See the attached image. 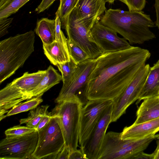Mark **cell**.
<instances>
[{
  "instance_id": "6da1fadb",
  "label": "cell",
  "mask_w": 159,
  "mask_h": 159,
  "mask_svg": "<svg viewBox=\"0 0 159 159\" xmlns=\"http://www.w3.org/2000/svg\"><path fill=\"white\" fill-rule=\"evenodd\" d=\"M149 51L131 46L102 53L89 75L84 89L89 100H113L124 91L150 57Z\"/></svg>"
},
{
  "instance_id": "7a4b0ae2",
  "label": "cell",
  "mask_w": 159,
  "mask_h": 159,
  "mask_svg": "<svg viewBox=\"0 0 159 159\" xmlns=\"http://www.w3.org/2000/svg\"><path fill=\"white\" fill-rule=\"evenodd\" d=\"M99 22L118 33L130 44L143 43L156 38L150 29L155 26L149 15L142 11H123L109 9Z\"/></svg>"
},
{
  "instance_id": "3957f363",
  "label": "cell",
  "mask_w": 159,
  "mask_h": 159,
  "mask_svg": "<svg viewBox=\"0 0 159 159\" xmlns=\"http://www.w3.org/2000/svg\"><path fill=\"white\" fill-rule=\"evenodd\" d=\"M34 32L10 37L0 42V84L14 74L34 51Z\"/></svg>"
},
{
  "instance_id": "277c9868",
  "label": "cell",
  "mask_w": 159,
  "mask_h": 159,
  "mask_svg": "<svg viewBox=\"0 0 159 159\" xmlns=\"http://www.w3.org/2000/svg\"><path fill=\"white\" fill-rule=\"evenodd\" d=\"M51 113L58 120L65 145L70 152L78 146L81 111L83 105L79 99H70L57 103Z\"/></svg>"
},
{
  "instance_id": "5b68a950",
  "label": "cell",
  "mask_w": 159,
  "mask_h": 159,
  "mask_svg": "<svg viewBox=\"0 0 159 159\" xmlns=\"http://www.w3.org/2000/svg\"><path fill=\"white\" fill-rule=\"evenodd\" d=\"M46 70L33 73L26 72L16 78L0 91V112L7 113L8 110L17 104L20 99L34 89L42 80Z\"/></svg>"
},
{
  "instance_id": "8992f818",
  "label": "cell",
  "mask_w": 159,
  "mask_h": 159,
  "mask_svg": "<svg viewBox=\"0 0 159 159\" xmlns=\"http://www.w3.org/2000/svg\"><path fill=\"white\" fill-rule=\"evenodd\" d=\"M121 133H106L98 159H131L147 148L142 139H122Z\"/></svg>"
},
{
  "instance_id": "52a82bcc",
  "label": "cell",
  "mask_w": 159,
  "mask_h": 159,
  "mask_svg": "<svg viewBox=\"0 0 159 159\" xmlns=\"http://www.w3.org/2000/svg\"><path fill=\"white\" fill-rule=\"evenodd\" d=\"M65 29L67 38L75 42L89 55L90 58L95 59L102 52L96 44L89 29L81 21L76 7L61 25Z\"/></svg>"
},
{
  "instance_id": "ba28073f",
  "label": "cell",
  "mask_w": 159,
  "mask_h": 159,
  "mask_svg": "<svg viewBox=\"0 0 159 159\" xmlns=\"http://www.w3.org/2000/svg\"><path fill=\"white\" fill-rule=\"evenodd\" d=\"M38 133L37 145L30 159H55L65 144L57 118L52 116L49 123Z\"/></svg>"
},
{
  "instance_id": "9c48e42d",
  "label": "cell",
  "mask_w": 159,
  "mask_h": 159,
  "mask_svg": "<svg viewBox=\"0 0 159 159\" xmlns=\"http://www.w3.org/2000/svg\"><path fill=\"white\" fill-rule=\"evenodd\" d=\"M96 58H89L78 64L77 69L72 77L63 83L62 87L55 102L58 103L70 99H79L83 105L88 100L84 91L88 77L95 66Z\"/></svg>"
},
{
  "instance_id": "30bf717a",
  "label": "cell",
  "mask_w": 159,
  "mask_h": 159,
  "mask_svg": "<svg viewBox=\"0 0 159 159\" xmlns=\"http://www.w3.org/2000/svg\"><path fill=\"white\" fill-rule=\"evenodd\" d=\"M150 67L148 64L143 66L122 93L113 100L111 122L116 121L127 108L139 99Z\"/></svg>"
},
{
  "instance_id": "8fae6325",
  "label": "cell",
  "mask_w": 159,
  "mask_h": 159,
  "mask_svg": "<svg viewBox=\"0 0 159 159\" xmlns=\"http://www.w3.org/2000/svg\"><path fill=\"white\" fill-rule=\"evenodd\" d=\"M38 141V133L36 131L21 137H6L0 143V159H30Z\"/></svg>"
},
{
  "instance_id": "7c38bea8",
  "label": "cell",
  "mask_w": 159,
  "mask_h": 159,
  "mask_svg": "<svg viewBox=\"0 0 159 159\" xmlns=\"http://www.w3.org/2000/svg\"><path fill=\"white\" fill-rule=\"evenodd\" d=\"M112 102V100H89L83 107L79 126L80 146L88 138L104 111Z\"/></svg>"
},
{
  "instance_id": "4fadbf2b",
  "label": "cell",
  "mask_w": 159,
  "mask_h": 159,
  "mask_svg": "<svg viewBox=\"0 0 159 159\" xmlns=\"http://www.w3.org/2000/svg\"><path fill=\"white\" fill-rule=\"evenodd\" d=\"M112 103L104 111L88 138L80 146L87 159L99 158L107 129L111 122Z\"/></svg>"
},
{
  "instance_id": "5bb4252c",
  "label": "cell",
  "mask_w": 159,
  "mask_h": 159,
  "mask_svg": "<svg viewBox=\"0 0 159 159\" xmlns=\"http://www.w3.org/2000/svg\"><path fill=\"white\" fill-rule=\"evenodd\" d=\"M95 42L102 53L125 50L131 46L124 38L119 37L117 33L98 22L91 30Z\"/></svg>"
},
{
  "instance_id": "9a60e30c",
  "label": "cell",
  "mask_w": 159,
  "mask_h": 159,
  "mask_svg": "<svg viewBox=\"0 0 159 159\" xmlns=\"http://www.w3.org/2000/svg\"><path fill=\"white\" fill-rule=\"evenodd\" d=\"M104 0H79L76 5L80 18L91 30L107 10Z\"/></svg>"
},
{
  "instance_id": "2e32d148",
  "label": "cell",
  "mask_w": 159,
  "mask_h": 159,
  "mask_svg": "<svg viewBox=\"0 0 159 159\" xmlns=\"http://www.w3.org/2000/svg\"><path fill=\"white\" fill-rule=\"evenodd\" d=\"M159 131V117L125 127L121 133L122 139H139L155 135Z\"/></svg>"
},
{
  "instance_id": "e0dca14e",
  "label": "cell",
  "mask_w": 159,
  "mask_h": 159,
  "mask_svg": "<svg viewBox=\"0 0 159 159\" xmlns=\"http://www.w3.org/2000/svg\"><path fill=\"white\" fill-rule=\"evenodd\" d=\"M61 80V75L52 66L46 70V73L39 84L33 90L21 98L19 103L32 98L42 96L51 88L59 83Z\"/></svg>"
},
{
  "instance_id": "ac0fdd59",
  "label": "cell",
  "mask_w": 159,
  "mask_h": 159,
  "mask_svg": "<svg viewBox=\"0 0 159 159\" xmlns=\"http://www.w3.org/2000/svg\"><path fill=\"white\" fill-rule=\"evenodd\" d=\"M133 123L139 124L159 117V96L145 99L138 108Z\"/></svg>"
},
{
  "instance_id": "d6986e66",
  "label": "cell",
  "mask_w": 159,
  "mask_h": 159,
  "mask_svg": "<svg viewBox=\"0 0 159 159\" xmlns=\"http://www.w3.org/2000/svg\"><path fill=\"white\" fill-rule=\"evenodd\" d=\"M159 96V60L150 67L138 100Z\"/></svg>"
},
{
  "instance_id": "ffe728a7",
  "label": "cell",
  "mask_w": 159,
  "mask_h": 159,
  "mask_svg": "<svg viewBox=\"0 0 159 159\" xmlns=\"http://www.w3.org/2000/svg\"><path fill=\"white\" fill-rule=\"evenodd\" d=\"M43 48L44 54L54 65L70 60L68 47L58 41L54 40L50 44H43Z\"/></svg>"
},
{
  "instance_id": "44dd1931",
  "label": "cell",
  "mask_w": 159,
  "mask_h": 159,
  "mask_svg": "<svg viewBox=\"0 0 159 159\" xmlns=\"http://www.w3.org/2000/svg\"><path fill=\"white\" fill-rule=\"evenodd\" d=\"M56 30L55 19L43 18L37 21L34 31L40 38L43 44H48L55 40Z\"/></svg>"
},
{
  "instance_id": "7402d4cb",
  "label": "cell",
  "mask_w": 159,
  "mask_h": 159,
  "mask_svg": "<svg viewBox=\"0 0 159 159\" xmlns=\"http://www.w3.org/2000/svg\"><path fill=\"white\" fill-rule=\"evenodd\" d=\"M49 107L48 105H42L30 110L27 118L20 120V125L25 124L27 126L34 128L36 130Z\"/></svg>"
},
{
  "instance_id": "603a6c76",
  "label": "cell",
  "mask_w": 159,
  "mask_h": 159,
  "mask_svg": "<svg viewBox=\"0 0 159 159\" xmlns=\"http://www.w3.org/2000/svg\"><path fill=\"white\" fill-rule=\"evenodd\" d=\"M42 96H38L26 100L24 102H21L14 106L9 110L4 118L10 116L27 111L37 107L43 101Z\"/></svg>"
},
{
  "instance_id": "cb8c5ba5",
  "label": "cell",
  "mask_w": 159,
  "mask_h": 159,
  "mask_svg": "<svg viewBox=\"0 0 159 159\" xmlns=\"http://www.w3.org/2000/svg\"><path fill=\"white\" fill-rule=\"evenodd\" d=\"M30 0H6L0 6V19L7 18L16 13Z\"/></svg>"
},
{
  "instance_id": "d4e9b609",
  "label": "cell",
  "mask_w": 159,
  "mask_h": 159,
  "mask_svg": "<svg viewBox=\"0 0 159 159\" xmlns=\"http://www.w3.org/2000/svg\"><path fill=\"white\" fill-rule=\"evenodd\" d=\"M67 43L70 57L77 65L90 58L85 51L68 38H67Z\"/></svg>"
},
{
  "instance_id": "484cf974",
  "label": "cell",
  "mask_w": 159,
  "mask_h": 159,
  "mask_svg": "<svg viewBox=\"0 0 159 159\" xmlns=\"http://www.w3.org/2000/svg\"><path fill=\"white\" fill-rule=\"evenodd\" d=\"M60 4L56 12V16H58L61 25L65 21L69 14L76 7L79 0H60Z\"/></svg>"
},
{
  "instance_id": "4316f807",
  "label": "cell",
  "mask_w": 159,
  "mask_h": 159,
  "mask_svg": "<svg viewBox=\"0 0 159 159\" xmlns=\"http://www.w3.org/2000/svg\"><path fill=\"white\" fill-rule=\"evenodd\" d=\"M56 66L61 73L63 83L66 82L72 77L78 67V65L71 58L70 61L63 63L58 64Z\"/></svg>"
},
{
  "instance_id": "83f0119b",
  "label": "cell",
  "mask_w": 159,
  "mask_h": 159,
  "mask_svg": "<svg viewBox=\"0 0 159 159\" xmlns=\"http://www.w3.org/2000/svg\"><path fill=\"white\" fill-rule=\"evenodd\" d=\"M36 130L33 128L20 125H16L7 129L5 132L6 137L13 138L21 137L30 134Z\"/></svg>"
},
{
  "instance_id": "f1b7e54d",
  "label": "cell",
  "mask_w": 159,
  "mask_h": 159,
  "mask_svg": "<svg viewBox=\"0 0 159 159\" xmlns=\"http://www.w3.org/2000/svg\"><path fill=\"white\" fill-rule=\"evenodd\" d=\"M128 7L129 11H142L145 7L146 0H119Z\"/></svg>"
},
{
  "instance_id": "f546056e",
  "label": "cell",
  "mask_w": 159,
  "mask_h": 159,
  "mask_svg": "<svg viewBox=\"0 0 159 159\" xmlns=\"http://www.w3.org/2000/svg\"><path fill=\"white\" fill-rule=\"evenodd\" d=\"M55 19L56 24V30L55 40L58 41L66 46L68 47L67 39L66 38L61 30V22L59 17L58 16H56Z\"/></svg>"
},
{
  "instance_id": "4dcf8cb0",
  "label": "cell",
  "mask_w": 159,
  "mask_h": 159,
  "mask_svg": "<svg viewBox=\"0 0 159 159\" xmlns=\"http://www.w3.org/2000/svg\"><path fill=\"white\" fill-rule=\"evenodd\" d=\"M13 18L0 19V37L8 33V30L13 21Z\"/></svg>"
},
{
  "instance_id": "1f68e13d",
  "label": "cell",
  "mask_w": 159,
  "mask_h": 159,
  "mask_svg": "<svg viewBox=\"0 0 159 159\" xmlns=\"http://www.w3.org/2000/svg\"><path fill=\"white\" fill-rule=\"evenodd\" d=\"M52 117L51 112H49L47 111L39 123L35 131L38 132L45 126L50 121Z\"/></svg>"
},
{
  "instance_id": "d6a6232c",
  "label": "cell",
  "mask_w": 159,
  "mask_h": 159,
  "mask_svg": "<svg viewBox=\"0 0 159 159\" xmlns=\"http://www.w3.org/2000/svg\"><path fill=\"white\" fill-rule=\"evenodd\" d=\"M56 0H42L40 4L35 9V11L37 14L44 11L50 7Z\"/></svg>"
},
{
  "instance_id": "836d02e7",
  "label": "cell",
  "mask_w": 159,
  "mask_h": 159,
  "mask_svg": "<svg viewBox=\"0 0 159 159\" xmlns=\"http://www.w3.org/2000/svg\"><path fill=\"white\" fill-rule=\"evenodd\" d=\"M69 159H87V158L80 149H77L70 152Z\"/></svg>"
},
{
  "instance_id": "e575fe53",
  "label": "cell",
  "mask_w": 159,
  "mask_h": 159,
  "mask_svg": "<svg viewBox=\"0 0 159 159\" xmlns=\"http://www.w3.org/2000/svg\"><path fill=\"white\" fill-rule=\"evenodd\" d=\"M70 152L65 145L55 158L57 159H69Z\"/></svg>"
},
{
  "instance_id": "d590c367",
  "label": "cell",
  "mask_w": 159,
  "mask_h": 159,
  "mask_svg": "<svg viewBox=\"0 0 159 159\" xmlns=\"http://www.w3.org/2000/svg\"><path fill=\"white\" fill-rule=\"evenodd\" d=\"M155 7L156 16L155 24L159 29V0H155Z\"/></svg>"
},
{
  "instance_id": "8d00e7d4",
  "label": "cell",
  "mask_w": 159,
  "mask_h": 159,
  "mask_svg": "<svg viewBox=\"0 0 159 159\" xmlns=\"http://www.w3.org/2000/svg\"><path fill=\"white\" fill-rule=\"evenodd\" d=\"M134 159H153V157L152 154H148L142 152L135 156Z\"/></svg>"
},
{
  "instance_id": "74e56055",
  "label": "cell",
  "mask_w": 159,
  "mask_h": 159,
  "mask_svg": "<svg viewBox=\"0 0 159 159\" xmlns=\"http://www.w3.org/2000/svg\"><path fill=\"white\" fill-rule=\"evenodd\" d=\"M158 138V140L157 147L154 152L152 153L153 159H159V137Z\"/></svg>"
},
{
  "instance_id": "f35d334b",
  "label": "cell",
  "mask_w": 159,
  "mask_h": 159,
  "mask_svg": "<svg viewBox=\"0 0 159 159\" xmlns=\"http://www.w3.org/2000/svg\"><path fill=\"white\" fill-rule=\"evenodd\" d=\"M105 2L110 3H113L115 0H104Z\"/></svg>"
},
{
  "instance_id": "ab89813d",
  "label": "cell",
  "mask_w": 159,
  "mask_h": 159,
  "mask_svg": "<svg viewBox=\"0 0 159 159\" xmlns=\"http://www.w3.org/2000/svg\"><path fill=\"white\" fill-rule=\"evenodd\" d=\"M6 0H0V6L2 5Z\"/></svg>"
}]
</instances>
